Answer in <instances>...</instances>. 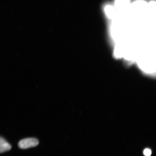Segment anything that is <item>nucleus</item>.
Masks as SVG:
<instances>
[{
	"label": "nucleus",
	"instance_id": "1",
	"mask_svg": "<svg viewBox=\"0 0 156 156\" xmlns=\"http://www.w3.org/2000/svg\"><path fill=\"white\" fill-rule=\"evenodd\" d=\"M38 144L39 141L37 138H24L20 141L18 146L20 149H25L36 147Z\"/></svg>",
	"mask_w": 156,
	"mask_h": 156
},
{
	"label": "nucleus",
	"instance_id": "2",
	"mask_svg": "<svg viewBox=\"0 0 156 156\" xmlns=\"http://www.w3.org/2000/svg\"><path fill=\"white\" fill-rule=\"evenodd\" d=\"M11 146L4 138L0 136V153L10 151Z\"/></svg>",
	"mask_w": 156,
	"mask_h": 156
},
{
	"label": "nucleus",
	"instance_id": "3",
	"mask_svg": "<svg viewBox=\"0 0 156 156\" xmlns=\"http://www.w3.org/2000/svg\"><path fill=\"white\" fill-rule=\"evenodd\" d=\"M130 0H116L115 5L118 9H124L129 3Z\"/></svg>",
	"mask_w": 156,
	"mask_h": 156
},
{
	"label": "nucleus",
	"instance_id": "4",
	"mask_svg": "<svg viewBox=\"0 0 156 156\" xmlns=\"http://www.w3.org/2000/svg\"><path fill=\"white\" fill-rule=\"evenodd\" d=\"M105 12L109 17H112L115 13V9L112 5H107L105 8Z\"/></svg>",
	"mask_w": 156,
	"mask_h": 156
},
{
	"label": "nucleus",
	"instance_id": "5",
	"mask_svg": "<svg viewBox=\"0 0 156 156\" xmlns=\"http://www.w3.org/2000/svg\"><path fill=\"white\" fill-rule=\"evenodd\" d=\"M144 154L145 156H150L151 154V149H146L144 150Z\"/></svg>",
	"mask_w": 156,
	"mask_h": 156
}]
</instances>
